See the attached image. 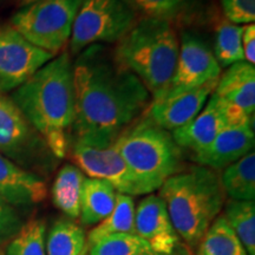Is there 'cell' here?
<instances>
[{
	"label": "cell",
	"mask_w": 255,
	"mask_h": 255,
	"mask_svg": "<svg viewBox=\"0 0 255 255\" xmlns=\"http://www.w3.org/2000/svg\"><path fill=\"white\" fill-rule=\"evenodd\" d=\"M76 120L73 143L108 146L142 116L151 95L135 73L103 44L82 51L73 62Z\"/></svg>",
	"instance_id": "cell-1"
},
{
	"label": "cell",
	"mask_w": 255,
	"mask_h": 255,
	"mask_svg": "<svg viewBox=\"0 0 255 255\" xmlns=\"http://www.w3.org/2000/svg\"><path fill=\"white\" fill-rule=\"evenodd\" d=\"M57 159L66 157L76 120L73 62L63 52L41 66L9 96Z\"/></svg>",
	"instance_id": "cell-2"
},
{
	"label": "cell",
	"mask_w": 255,
	"mask_h": 255,
	"mask_svg": "<svg viewBox=\"0 0 255 255\" xmlns=\"http://www.w3.org/2000/svg\"><path fill=\"white\" fill-rule=\"evenodd\" d=\"M158 190L177 235L194 252L225 206L219 175L197 164L169 177Z\"/></svg>",
	"instance_id": "cell-3"
},
{
	"label": "cell",
	"mask_w": 255,
	"mask_h": 255,
	"mask_svg": "<svg viewBox=\"0 0 255 255\" xmlns=\"http://www.w3.org/2000/svg\"><path fill=\"white\" fill-rule=\"evenodd\" d=\"M176 31L173 24L145 17L136 21L114 51L116 59L135 73L152 100L161 97L173 78L178 57Z\"/></svg>",
	"instance_id": "cell-4"
},
{
	"label": "cell",
	"mask_w": 255,
	"mask_h": 255,
	"mask_svg": "<svg viewBox=\"0 0 255 255\" xmlns=\"http://www.w3.org/2000/svg\"><path fill=\"white\" fill-rule=\"evenodd\" d=\"M114 146L146 195L183 170L182 151L171 132L156 126L145 116L121 132Z\"/></svg>",
	"instance_id": "cell-5"
},
{
	"label": "cell",
	"mask_w": 255,
	"mask_h": 255,
	"mask_svg": "<svg viewBox=\"0 0 255 255\" xmlns=\"http://www.w3.org/2000/svg\"><path fill=\"white\" fill-rule=\"evenodd\" d=\"M82 1L37 0L15 12L11 26L32 45L56 56L70 41Z\"/></svg>",
	"instance_id": "cell-6"
},
{
	"label": "cell",
	"mask_w": 255,
	"mask_h": 255,
	"mask_svg": "<svg viewBox=\"0 0 255 255\" xmlns=\"http://www.w3.org/2000/svg\"><path fill=\"white\" fill-rule=\"evenodd\" d=\"M136 24L129 0H83L73 21L70 51L78 55L96 44L117 43Z\"/></svg>",
	"instance_id": "cell-7"
},
{
	"label": "cell",
	"mask_w": 255,
	"mask_h": 255,
	"mask_svg": "<svg viewBox=\"0 0 255 255\" xmlns=\"http://www.w3.org/2000/svg\"><path fill=\"white\" fill-rule=\"evenodd\" d=\"M0 154L28 171H50L57 162L40 133L9 96L2 92H0Z\"/></svg>",
	"instance_id": "cell-8"
},
{
	"label": "cell",
	"mask_w": 255,
	"mask_h": 255,
	"mask_svg": "<svg viewBox=\"0 0 255 255\" xmlns=\"http://www.w3.org/2000/svg\"><path fill=\"white\" fill-rule=\"evenodd\" d=\"M53 57L32 45L12 26H0V92L15 90Z\"/></svg>",
	"instance_id": "cell-9"
},
{
	"label": "cell",
	"mask_w": 255,
	"mask_h": 255,
	"mask_svg": "<svg viewBox=\"0 0 255 255\" xmlns=\"http://www.w3.org/2000/svg\"><path fill=\"white\" fill-rule=\"evenodd\" d=\"M178 43L180 47L174 76L167 90L158 98L200 88L209 82L218 81L221 76V68L214 53L202 38L186 31Z\"/></svg>",
	"instance_id": "cell-10"
},
{
	"label": "cell",
	"mask_w": 255,
	"mask_h": 255,
	"mask_svg": "<svg viewBox=\"0 0 255 255\" xmlns=\"http://www.w3.org/2000/svg\"><path fill=\"white\" fill-rule=\"evenodd\" d=\"M72 159L75 165L85 175L107 181L117 193L132 197L146 195L114 143L108 146H92L75 142L72 145Z\"/></svg>",
	"instance_id": "cell-11"
},
{
	"label": "cell",
	"mask_w": 255,
	"mask_h": 255,
	"mask_svg": "<svg viewBox=\"0 0 255 255\" xmlns=\"http://www.w3.org/2000/svg\"><path fill=\"white\" fill-rule=\"evenodd\" d=\"M225 108L229 123H254L255 68L247 62L229 66L213 92Z\"/></svg>",
	"instance_id": "cell-12"
},
{
	"label": "cell",
	"mask_w": 255,
	"mask_h": 255,
	"mask_svg": "<svg viewBox=\"0 0 255 255\" xmlns=\"http://www.w3.org/2000/svg\"><path fill=\"white\" fill-rule=\"evenodd\" d=\"M135 231L152 253L173 254L181 248V239L169 218L164 201L148 194L135 210Z\"/></svg>",
	"instance_id": "cell-13"
},
{
	"label": "cell",
	"mask_w": 255,
	"mask_h": 255,
	"mask_svg": "<svg viewBox=\"0 0 255 255\" xmlns=\"http://www.w3.org/2000/svg\"><path fill=\"white\" fill-rule=\"evenodd\" d=\"M218 81L152 101L144 116L162 129L173 132L200 114L210 95L214 92Z\"/></svg>",
	"instance_id": "cell-14"
},
{
	"label": "cell",
	"mask_w": 255,
	"mask_h": 255,
	"mask_svg": "<svg viewBox=\"0 0 255 255\" xmlns=\"http://www.w3.org/2000/svg\"><path fill=\"white\" fill-rule=\"evenodd\" d=\"M254 143V123H228L207 148L194 154L193 159L203 167L225 169L253 151Z\"/></svg>",
	"instance_id": "cell-15"
},
{
	"label": "cell",
	"mask_w": 255,
	"mask_h": 255,
	"mask_svg": "<svg viewBox=\"0 0 255 255\" xmlns=\"http://www.w3.org/2000/svg\"><path fill=\"white\" fill-rule=\"evenodd\" d=\"M43 177L0 154V196L15 208H28L46 199Z\"/></svg>",
	"instance_id": "cell-16"
},
{
	"label": "cell",
	"mask_w": 255,
	"mask_h": 255,
	"mask_svg": "<svg viewBox=\"0 0 255 255\" xmlns=\"http://www.w3.org/2000/svg\"><path fill=\"white\" fill-rule=\"evenodd\" d=\"M228 123L225 108L218 97L212 94L200 114L183 127L174 130L171 136L180 148L189 149L197 154L214 141Z\"/></svg>",
	"instance_id": "cell-17"
},
{
	"label": "cell",
	"mask_w": 255,
	"mask_h": 255,
	"mask_svg": "<svg viewBox=\"0 0 255 255\" xmlns=\"http://www.w3.org/2000/svg\"><path fill=\"white\" fill-rule=\"evenodd\" d=\"M117 191L109 182L98 178H85L81 197L82 227H94L110 215L117 200Z\"/></svg>",
	"instance_id": "cell-18"
},
{
	"label": "cell",
	"mask_w": 255,
	"mask_h": 255,
	"mask_svg": "<svg viewBox=\"0 0 255 255\" xmlns=\"http://www.w3.org/2000/svg\"><path fill=\"white\" fill-rule=\"evenodd\" d=\"M85 174L75 164H65L59 169L53 181L52 201L57 209H59L66 218L79 219L81 214V197Z\"/></svg>",
	"instance_id": "cell-19"
},
{
	"label": "cell",
	"mask_w": 255,
	"mask_h": 255,
	"mask_svg": "<svg viewBox=\"0 0 255 255\" xmlns=\"http://www.w3.org/2000/svg\"><path fill=\"white\" fill-rule=\"evenodd\" d=\"M87 233L77 222L59 219L46 233V255H89Z\"/></svg>",
	"instance_id": "cell-20"
},
{
	"label": "cell",
	"mask_w": 255,
	"mask_h": 255,
	"mask_svg": "<svg viewBox=\"0 0 255 255\" xmlns=\"http://www.w3.org/2000/svg\"><path fill=\"white\" fill-rule=\"evenodd\" d=\"M135 201L132 196L117 194L116 205L109 216L92 227L87 234L89 247L102 239L120 234L136 235L135 231Z\"/></svg>",
	"instance_id": "cell-21"
},
{
	"label": "cell",
	"mask_w": 255,
	"mask_h": 255,
	"mask_svg": "<svg viewBox=\"0 0 255 255\" xmlns=\"http://www.w3.org/2000/svg\"><path fill=\"white\" fill-rule=\"evenodd\" d=\"M223 190L231 200H255V152H248L244 157L225 168L220 177Z\"/></svg>",
	"instance_id": "cell-22"
},
{
	"label": "cell",
	"mask_w": 255,
	"mask_h": 255,
	"mask_svg": "<svg viewBox=\"0 0 255 255\" xmlns=\"http://www.w3.org/2000/svg\"><path fill=\"white\" fill-rule=\"evenodd\" d=\"M194 251L195 255H248L244 245L221 214L209 226Z\"/></svg>",
	"instance_id": "cell-23"
},
{
	"label": "cell",
	"mask_w": 255,
	"mask_h": 255,
	"mask_svg": "<svg viewBox=\"0 0 255 255\" xmlns=\"http://www.w3.org/2000/svg\"><path fill=\"white\" fill-rule=\"evenodd\" d=\"M226 221L244 245L248 255H255V202L229 199L223 212Z\"/></svg>",
	"instance_id": "cell-24"
},
{
	"label": "cell",
	"mask_w": 255,
	"mask_h": 255,
	"mask_svg": "<svg viewBox=\"0 0 255 255\" xmlns=\"http://www.w3.org/2000/svg\"><path fill=\"white\" fill-rule=\"evenodd\" d=\"M241 37L242 26L229 23L228 20L222 21L216 28L213 53L221 69L245 60Z\"/></svg>",
	"instance_id": "cell-25"
},
{
	"label": "cell",
	"mask_w": 255,
	"mask_h": 255,
	"mask_svg": "<svg viewBox=\"0 0 255 255\" xmlns=\"http://www.w3.org/2000/svg\"><path fill=\"white\" fill-rule=\"evenodd\" d=\"M46 225L43 220H30L8 242L6 255H46Z\"/></svg>",
	"instance_id": "cell-26"
},
{
	"label": "cell",
	"mask_w": 255,
	"mask_h": 255,
	"mask_svg": "<svg viewBox=\"0 0 255 255\" xmlns=\"http://www.w3.org/2000/svg\"><path fill=\"white\" fill-rule=\"evenodd\" d=\"M152 251L138 235L120 234L102 239L89 250V255H148Z\"/></svg>",
	"instance_id": "cell-27"
},
{
	"label": "cell",
	"mask_w": 255,
	"mask_h": 255,
	"mask_svg": "<svg viewBox=\"0 0 255 255\" xmlns=\"http://www.w3.org/2000/svg\"><path fill=\"white\" fill-rule=\"evenodd\" d=\"M141 9L146 17L167 20L173 24L177 19L186 17L190 9V0H129Z\"/></svg>",
	"instance_id": "cell-28"
},
{
	"label": "cell",
	"mask_w": 255,
	"mask_h": 255,
	"mask_svg": "<svg viewBox=\"0 0 255 255\" xmlns=\"http://www.w3.org/2000/svg\"><path fill=\"white\" fill-rule=\"evenodd\" d=\"M17 208L0 196V246L8 244L24 226Z\"/></svg>",
	"instance_id": "cell-29"
},
{
	"label": "cell",
	"mask_w": 255,
	"mask_h": 255,
	"mask_svg": "<svg viewBox=\"0 0 255 255\" xmlns=\"http://www.w3.org/2000/svg\"><path fill=\"white\" fill-rule=\"evenodd\" d=\"M221 5L229 23L254 24L255 0H221Z\"/></svg>",
	"instance_id": "cell-30"
},
{
	"label": "cell",
	"mask_w": 255,
	"mask_h": 255,
	"mask_svg": "<svg viewBox=\"0 0 255 255\" xmlns=\"http://www.w3.org/2000/svg\"><path fill=\"white\" fill-rule=\"evenodd\" d=\"M242 49H244L245 62L255 64V25L246 24L242 26Z\"/></svg>",
	"instance_id": "cell-31"
},
{
	"label": "cell",
	"mask_w": 255,
	"mask_h": 255,
	"mask_svg": "<svg viewBox=\"0 0 255 255\" xmlns=\"http://www.w3.org/2000/svg\"><path fill=\"white\" fill-rule=\"evenodd\" d=\"M148 255H189V254H188L184 250H182V248H180V250L176 251L173 254H156V253H151V254H148Z\"/></svg>",
	"instance_id": "cell-32"
},
{
	"label": "cell",
	"mask_w": 255,
	"mask_h": 255,
	"mask_svg": "<svg viewBox=\"0 0 255 255\" xmlns=\"http://www.w3.org/2000/svg\"><path fill=\"white\" fill-rule=\"evenodd\" d=\"M34 1H37V0H18V4H19V6H21V7H23V6L28 5V4H31V2H34Z\"/></svg>",
	"instance_id": "cell-33"
},
{
	"label": "cell",
	"mask_w": 255,
	"mask_h": 255,
	"mask_svg": "<svg viewBox=\"0 0 255 255\" xmlns=\"http://www.w3.org/2000/svg\"><path fill=\"white\" fill-rule=\"evenodd\" d=\"M0 255H1V254H0Z\"/></svg>",
	"instance_id": "cell-34"
}]
</instances>
